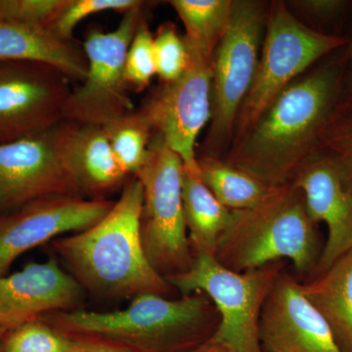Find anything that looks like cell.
Segmentation results:
<instances>
[{
	"instance_id": "6da1fadb",
	"label": "cell",
	"mask_w": 352,
	"mask_h": 352,
	"mask_svg": "<svg viewBox=\"0 0 352 352\" xmlns=\"http://www.w3.org/2000/svg\"><path fill=\"white\" fill-rule=\"evenodd\" d=\"M340 80L338 64L300 76L221 159L272 186L291 183L303 164L320 151Z\"/></svg>"
},
{
	"instance_id": "7a4b0ae2",
	"label": "cell",
	"mask_w": 352,
	"mask_h": 352,
	"mask_svg": "<svg viewBox=\"0 0 352 352\" xmlns=\"http://www.w3.org/2000/svg\"><path fill=\"white\" fill-rule=\"evenodd\" d=\"M142 201V184L133 176L100 221L53 240V249L80 286L107 298L170 293L173 287L154 270L143 250L139 232Z\"/></svg>"
},
{
	"instance_id": "3957f363",
	"label": "cell",
	"mask_w": 352,
	"mask_h": 352,
	"mask_svg": "<svg viewBox=\"0 0 352 352\" xmlns=\"http://www.w3.org/2000/svg\"><path fill=\"white\" fill-rule=\"evenodd\" d=\"M76 339L110 342L133 352H195L214 337L219 315L203 293L177 300L145 294L122 310L50 314L45 320Z\"/></svg>"
},
{
	"instance_id": "277c9868",
	"label": "cell",
	"mask_w": 352,
	"mask_h": 352,
	"mask_svg": "<svg viewBox=\"0 0 352 352\" xmlns=\"http://www.w3.org/2000/svg\"><path fill=\"white\" fill-rule=\"evenodd\" d=\"M316 226L302 192L288 183L256 207L232 210L214 258L236 272L288 259L300 274H314L322 252Z\"/></svg>"
},
{
	"instance_id": "5b68a950",
	"label": "cell",
	"mask_w": 352,
	"mask_h": 352,
	"mask_svg": "<svg viewBox=\"0 0 352 352\" xmlns=\"http://www.w3.org/2000/svg\"><path fill=\"white\" fill-rule=\"evenodd\" d=\"M283 261L236 272L214 256L194 254L188 270L166 278L182 296L203 293L214 303L219 324L210 342L232 352H263L258 328L264 302L283 271Z\"/></svg>"
},
{
	"instance_id": "8992f818",
	"label": "cell",
	"mask_w": 352,
	"mask_h": 352,
	"mask_svg": "<svg viewBox=\"0 0 352 352\" xmlns=\"http://www.w3.org/2000/svg\"><path fill=\"white\" fill-rule=\"evenodd\" d=\"M270 4L234 0L226 34L212 56V118L201 154L223 157L230 149L240 109L261 56Z\"/></svg>"
},
{
	"instance_id": "52a82bcc",
	"label": "cell",
	"mask_w": 352,
	"mask_h": 352,
	"mask_svg": "<svg viewBox=\"0 0 352 352\" xmlns=\"http://www.w3.org/2000/svg\"><path fill=\"white\" fill-rule=\"evenodd\" d=\"M344 44V39L339 36L308 28L285 2H271L258 69L236 120L231 146L254 126L292 82L317 60Z\"/></svg>"
},
{
	"instance_id": "ba28073f",
	"label": "cell",
	"mask_w": 352,
	"mask_h": 352,
	"mask_svg": "<svg viewBox=\"0 0 352 352\" xmlns=\"http://www.w3.org/2000/svg\"><path fill=\"white\" fill-rule=\"evenodd\" d=\"M183 162L157 134L148 156L136 173L142 184L139 232L146 258L164 278L189 270L193 252L182 205Z\"/></svg>"
},
{
	"instance_id": "9c48e42d",
	"label": "cell",
	"mask_w": 352,
	"mask_h": 352,
	"mask_svg": "<svg viewBox=\"0 0 352 352\" xmlns=\"http://www.w3.org/2000/svg\"><path fill=\"white\" fill-rule=\"evenodd\" d=\"M144 6L124 13L117 29L88 30L82 43L87 75L72 90L64 107V120L105 126L135 111L124 76L127 51L144 17Z\"/></svg>"
},
{
	"instance_id": "30bf717a",
	"label": "cell",
	"mask_w": 352,
	"mask_h": 352,
	"mask_svg": "<svg viewBox=\"0 0 352 352\" xmlns=\"http://www.w3.org/2000/svg\"><path fill=\"white\" fill-rule=\"evenodd\" d=\"M184 41L189 52L184 73L162 82L135 111L152 134L180 157L184 168L199 171L196 141L212 118V56Z\"/></svg>"
},
{
	"instance_id": "8fae6325",
	"label": "cell",
	"mask_w": 352,
	"mask_h": 352,
	"mask_svg": "<svg viewBox=\"0 0 352 352\" xmlns=\"http://www.w3.org/2000/svg\"><path fill=\"white\" fill-rule=\"evenodd\" d=\"M69 122L0 144V210H16L43 197H82L64 161Z\"/></svg>"
},
{
	"instance_id": "7c38bea8",
	"label": "cell",
	"mask_w": 352,
	"mask_h": 352,
	"mask_svg": "<svg viewBox=\"0 0 352 352\" xmlns=\"http://www.w3.org/2000/svg\"><path fill=\"white\" fill-rule=\"evenodd\" d=\"M72 90L68 76L52 67L0 63V144L47 131L64 120Z\"/></svg>"
},
{
	"instance_id": "4fadbf2b",
	"label": "cell",
	"mask_w": 352,
	"mask_h": 352,
	"mask_svg": "<svg viewBox=\"0 0 352 352\" xmlns=\"http://www.w3.org/2000/svg\"><path fill=\"white\" fill-rule=\"evenodd\" d=\"M115 201L53 195L30 201L0 217V277L24 252L68 232H80L100 221Z\"/></svg>"
},
{
	"instance_id": "5bb4252c",
	"label": "cell",
	"mask_w": 352,
	"mask_h": 352,
	"mask_svg": "<svg viewBox=\"0 0 352 352\" xmlns=\"http://www.w3.org/2000/svg\"><path fill=\"white\" fill-rule=\"evenodd\" d=\"M292 183L302 192L315 223L323 222L327 227L314 277L352 250V177L337 159L319 151L303 164Z\"/></svg>"
},
{
	"instance_id": "9a60e30c",
	"label": "cell",
	"mask_w": 352,
	"mask_h": 352,
	"mask_svg": "<svg viewBox=\"0 0 352 352\" xmlns=\"http://www.w3.org/2000/svg\"><path fill=\"white\" fill-rule=\"evenodd\" d=\"M258 335L263 352H342L300 282L284 270L264 302Z\"/></svg>"
},
{
	"instance_id": "2e32d148",
	"label": "cell",
	"mask_w": 352,
	"mask_h": 352,
	"mask_svg": "<svg viewBox=\"0 0 352 352\" xmlns=\"http://www.w3.org/2000/svg\"><path fill=\"white\" fill-rule=\"evenodd\" d=\"M82 298V286L54 258L28 264L0 277V328L7 332L47 312L76 309Z\"/></svg>"
},
{
	"instance_id": "e0dca14e",
	"label": "cell",
	"mask_w": 352,
	"mask_h": 352,
	"mask_svg": "<svg viewBox=\"0 0 352 352\" xmlns=\"http://www.w3.org/2000/svg\"><path fill=\"white\" fill-rule=\"evenodd\" d=\"M63 156L78 194L88 200H106L129 176L113 154L103 126L69 120Z\"/></svg>"
},
{
	"instance_id": "ac0fdd59",
	"label": "cell",
	"mask_w": 352,
	"mask_h": 352,
	"mask_svg": "<svg viewBox=\"0 0 352 352\" xmlns=\"http://www.w3.org/2000/svg\"><path fill=\"white\" fill-rule=\"evenodd\" d=\"M6 62L46 65L80 83L87 75L83 48L41 25L0 23V63Z\"/></svg>"
},
{
	"instance_id": "d6986e66",
	"label": "cell",
	"mask_w": 352,
	"mask_h": 352,
	"mask_svg": "<svg viewBox=\"0 0 352 352\" xmlns=\"http://www.w3.org/2000/svg\"><path fill=\"white\" fill-rule=\"evenodd\" d=\"M300 289L327 322L342 351L352 352V250Z\"/></svg>"
},
{
	"instance_id": "ffe728a7",
	"label": "cell",
	"mask_w": 352,
	"mask_h": 352,
	"mask_svg": "<svg viewBox=\"0 0 352 352\" xmlns=\"http://www.w3.org/2000/svg\"><path fill=\"white\" fill-rule=\"evenodd\" d=\"M182 205L192 252L214 256L217 241L232 219V210L215 198L201 180L200 170H189L184 164Z\"/></svg>"
},
{
	"instance_id": "44dd1931",
	"label": "cell",
	"mask_w": 352,
	"mask_h": 352,
	"mask_svg": "<svg viewBox=\"0 0 352 352\" xmlns=\"http://www.w3.org/2000/svg\"><path fill=\"white\" fill-rule=\"evenodd\" d=\"M197 162L201 180L215 198L230 210L256 207L279 187L267 184L221 157L200 154Z\"/></svg>"
},
{
	"instance_id": "7402d4cb",
	"label": "cell",
	"mask_w": 352,
	"mask_h": 352,
	"mask_svg": "<svg viewBox=\"0 0 352 352\" xmlns=\"http://www.w3.org/2000/svg\"><path fill=\"white\" fill-rule=\"evenodd\" d=\"M234 0H171L185 27L184 38L214 56L226 34Z\"/></svg>"
},
{
	"instance_id": "603a6c76",
	"label": "cell",
	"mask_w": 352,
	"mask_h": 352,
	"mask_svg": "<svg viewBox=\"0 0 352 352\" xmlns=\"http://www.w3.org/2000/svg\"><path fill=\"white\" fill-rule=\"evenodd\" d=\"M113 154L129 175H135L148 156L152 132L136 111L103 126Z\"/></svg>"
},
{
	"instance_id": "cb8c5ba5",
	"label": "cell",
	"mask_w": 352,
	"mask_h": 352,
	"mask_svg": "<svg viewBox=\"0 0 352 352\" xmlns=\"http://www.w3.org/2000/svg\"><path fill=\"white\" fill-rule=\"evenodd\" d=\"M75 346V339L38 319L7 331L0 352H73Z\"/></svg>"
},
{
	"instance_id": "d4e9b609",
	"label": "cell",
	"mask_w": 352,
	"mask_h": 352,
	"mask_svg": "<svg viewBox=\"0 0 352 352\" xmlns=\"http://www.w3.org/2000/svg\"><path fill=\"white\" fill-rule=\"evenodd\" d=\"M157 75L154 34L146 19L139 25L127 51L124 76L129 89L142 91Z\"/></svg>"
},
{
	"instance_id": "484cf974",
	"label": "cell",
	"mask_w": 352,
	"mask_h": 352,
	"mask_svg": "<svg viewBox=\"0 0 352 352\" xmlns=\"http://www.w3.org/2000/svg\"><path fill=\"white\" fill-rule=\"evenodd\" d=\"M145 3L139 0H66L48 29L58 38L74 41L73 32L76 25L88 16L109 10L126 13Z\"/></svg>"
},
{
	"instance_id": "4316f807",
	"label": "cell",
	"mask_w": 352,
	"mask_h": 352,
	"mask_svg": "<svg viewBox=\"0 0 352 352\" xmlns=\"http://www.w3.org/2000/svg\"><path fill=\"white\" fill-rule=\"evenodd\" d=\"M157 75L162 82L177 80L184 73L189 62V52L184 36H180L175 24L166 22L160 25L154 36Z\"/></svg>"
},
{
	"instance_id": "83f0119b",
	"label": "cell",
	"mask_w": 352,
	"mask_h": 352,
	"mask_svg": "<svg viewBox=\"0 0 352 352\" xmlns=\"http://www.w3.org/2000/svg\"><path fill=\"white\" fill-rule=\"evenodd\" d=\"M65 3L66 0H0V23L50 28Z\"/></svg>"
},
{
	"instance_id": "f1b7e54d",
	"label": "cell",
	"mask_w": 352,
	"mask_h": 352,
	"mask_svg": "<svg viewBox=\"0 0 352 352\" xmlns=\"http://www.w3.org/2000/svg\"><path fill=\"white\" fill-rule=\"evenodd\" d=\"M321 150L337 159L352 177V115L333 116L322 135Z\"/></svg>"
},
{
	"instance_id": "f546056e",
	"label": "cell",
	"mask_w": 352,
	"mask_h": 352,
	"mask_svg": "<svg viewBox=\"0 0 352 352\" xmlns=\"http://www.w3.org/2000/svg\"><path fill=\"white\" fill-rule=\"evenodd\" d=\"M292 7L312 18L330 19L342 10L346 2L338 0H302L289 2Z\"/></svg>"
},
{
	"instance_id": "4dcf8cb0",
	"label": "cell",
	"mask_w": 352,
	"mask_h": 352,
	"mask_svg": "<svg viewBox=\"0 0 352 352\" xmlns=\"http://www.w3.org/2000/svg\"><path fill=\"white\" fill-rule=\"evenodd\" d=\"M73 352H133L110 342L91 339H76Z\"/></svg>"
},
{
	"instance_id": "1f68e13d",
	"label": "cell",
	"mask_w": 352,
	"mask_h": 352,
	"mask_svg": "<svg viewBox=\"0 0 352 352\" xmlns=\"http://www.w3.org/2000/svg\"><path fill=\"white\" fill-rule=\"evenodd\" d=\"M195 352H232L230 349H227L226 346L222 344H217L214 342H208L207 344H204L200 349H197Z\"/></svg>"
},
{
	"instance_id": "d6a6232c",
	"label": "cell",
	"mask_w": 352,
	"mask_h": 352,
	"mask_svg": "<svg viewBox=\"0 0 352 352\" xmlns=\"http://www.w3.org/2000/svg\"><path fill=\"white\" fill-rule=\"evenodd\" d=\"M6 331L3 329L0 328V349H1L2 340H3L4 335H6Z\"/></svg>"
}]
</instances>
